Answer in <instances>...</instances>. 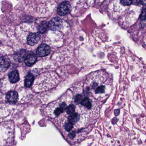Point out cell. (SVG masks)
Listing matches in <instances>:
<instances>
[{"instance_id": "cell-10", "label": "cell", "mask_w": 146, "mask_h": 146, "mask_svg": "<svg viewBox=\"0 0 146 146\" xmlns=\"http://www.w3.org/2000/svg\"><path fill=\"white\" fill-rule=\"evenodd\" d=\"M35 80L34 76L31 73H29L26 76L25 80V85L27 88H30L33 84Z\"/></svg>"}, {"instance_id": "cell-12", "label": "cell", "mask_w": 146, "mask_h": 146, "mask_svg": "<svg viewBox=\"0 0 146 146\" xmlns=\"http://www.w3.org/2000/svg\"><path fill=\"white\" fill-rule=\"evenodd\" d=\"M0 45H1V42H0Z\"/></svg>"}, {"instance_id": "cell-6", "label": "cell", "mask_w": 146, "mask_h": 146, "mask_svg": "<svg viewBox=\"0 0 146 146\" xmlns=\"http://www.w3.org/2000/svg\"><path fill=\"white\" fill-rule=\"evenodd\" d=\"M6 99L9 103L15 104L18 100V94L16 91H10L7 94Z\"/></svg>"}, {"instance_id": "cell-3", "label": "cell", "mask_w": 146, "mask_h": 146, "mask_svg": "<svg viewBox=\"0 0 146 146\" xmlns=\"http://www.w3.org/2000/svg\"><path fill=\"white\" fill-rule=\"evenodd\" d=\"M51 48L50 46L46 44H41L39 46L36 50V53L40 57H44L48 56L50 54Z\"/></svg>"}, {"instance_id": "cell-5", "label": "cell", "mask_w": 146, "mask_h": 146, "mask_svg": "<svg viewBox=\"0 0 146 146\" xmlns=\"http://www.w3.org/2000/svg\"><path fill=\"white\" fill-rule=\"evenodd\" d=\"M11 61L9 58L7 57L0 58V72H4L10 67Z\"/></svg>"}, {"instance_id": "cell-11", "label": "cell", "mask_w": 146, "mask_h": 146, "mask_svg": "<svg viewBox=\"0 0 146 146\" xmlns=\"http://www.w3.org/2000/svg\"><path fill=\"white\" fill-rule=\"evenodd\" d=\"M48 28V24L46 22H43L39 25L38 31L41 34H44Z\"/></svg>"}, {"instance_id": "cell-1", "label": "cell", "mask_w": 146, "mask_h": 146, "mask_svg": "<svg viewBox=\"0 0 146 146\" xmlns=\"http://www.w3.org/2000/svg\"><path fill=\"white\" fill-rule=\"evenodd\" d=\"M71 11V6L70 2L67 1L61 2L58 7L57 13L61 17L66 16Z\"/></svg>"}, {"instance_id": "cell-8", "label": "cell", "mask_w": 146, "mask_h": 146, "mask_svg": "<svg viewBox=\"0 0 146 146\" xmlns=\"http://www.w3.org/2000/svg\"><path fill=\"white\" fill-rule=\"evenodd\" d=\"M26 52L25 50L22 49L16 52L13 55L14 60L18 62H21L25 60L26 57Z\"/></svg>"}, {"instance_id": "cell-4", "label": "cell", "mask_w": 146, "mask_h": 146, "mask_svg": "<svg viewBox=\"0 0 146 146\" xmlns=\"http://www.w3.org/2000/svg\"><path fill=\"white\" fill-rule=\"evenodd\" d=\"M40 39V36L37 33H31L27 37V43L30 46L37 44Z\"/></svg>"}, {"instance_id": "cell-2", "label": "cell", "mask_w": 146, "mask_h": 146, "mask_svg": "<svg viewBox=\"0 0 146 146\" xmlns=\"http://www.w3.org/2000/svg\"><path fill=\"white\" fill-rule=\"evenodd\" d=\"M63 25L62 20L58 17L54 18L48 23V27L49 29L53 31L60 30Z\"/></svg>"}, {"instance_id": "cell-9", "label": "cell", "mask_w": 146, "mask_h": 146, "mask_svg": "<svg viewBox=\"0 0 146 146\" xmlns=\"http://www.w3.org/2000/svg\"><path fill=\"white\" fill-rule=\"evenodd\" d=\"M9 78L10 82L12 83L17 82L20 80L19 73L17 70L12 72L9 75Z\"/></svg>"}, {"instance_id": "cell-7", "label": "cell", "mask_w": 146, "mask_h": 146, "mask_svg": "<svg viewBox=\"0 0 146 146\" xmlns=\"http://www.w3.org/2000/svg\"><path fill=\"white\" fill-rule=\"evenodd\" d=\"M37 61V56L34 53L29 54L25 60V62L27 66H31Z\"/></svg>"}]
</instances>
